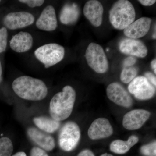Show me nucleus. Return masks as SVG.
Here are the masks:
<instances>
[{
  "mask_svg": "<svg viewBox=\"0 0 156 156\" xmlns=\"http://www.w3.org/2000/svg\"><path fill=\"white\" fill-rule=\"evenodd\" d=\"M12 89L20 98L25 100L38 101L43 100L48 95V89L43 81L23 76L15 79Z\"/></svg>",
  "mask_w": 156,
  "mask_h": 156,
  "instance_id": "f257e3e1",
  "label": "nucleus"
},
{
  "mask_svg": "<svg viewBox=\"0 0 156 156\" xmlns=\"http://www.w3.org/2000/svg\"><path fill=\"white\" fill-rule=\"evenodd\" d=\"M76 99L74 89L70 86L65 87L50 101L49 112L51 118L58 122L68 118L72 112Z\"/></svg>",
  "mask_w": 156,
  "mask_h": 156,
  "instance_id": "f03ea898",
  "label": "nucleus"
},
{
  "mask_svg": "<svg viewBox=\"0 0 156 156\" xmlns=\"http://www.w3.org/2000/svg\"><path fill=\"white\" fill-rule=\"evenodd\" d=\"M136 17L135 9L131 2L119 0L109 11V20L115 28L122 30L134 22Z\"/></svg>",
  "mask_w": 156,
  "mask_h": 156,
  "instance_id": "7ed1b4c3",
  "label": "nucleus"
},
{
  "mask_svg": "<svg viewBox=\"0 0 156 156\" xmlns=\"http://www.w3.org/2000/svg\"><path fill=\"white\" fill-rule=\"evenodd\" d=\"M80 138V127L75 122L70 121L66 123L59 131L58 145L62 150L71 151L76 147Z\"/></svg>",
  "mask_w": 156,
  "mask_h": 156,
  "instance_id": "20e7f679",
  "label": "nucleus"
},
{
  "mask_svg": "<svg viewBox=\"0 0 156 156\" xmlns=\"http://www.w3.org/2000/svg\"><path fill=\"white\" fill-rule=\"evenodd\" d=\"M65 49L57 44H46L35 51L36 57L48 68L60 62L64 58Z\"/></svg>",
  "mask_w": 156,
  "mask_h": 156,
  "instance_id": "39448f33",
  "label": "nucleus"
},
{
  "mask_svg": "<svg viewBox=\"0 0 156 156\" xmlns=\"http://www.w3.org/2000/svg\"><path fill=\"white\" fill-rule=\"evenodd\" d=\"M85 56L88 65L98 73H106L108 69V60L103 48L96 43L89 44Z\"/></svg>",
  "mask_w": 156,
  "mask_h": 156,
  "instance_id": "423d86ee",
  "label": "nucleus"
},
{
  "mask_svg": "<svg viewBox=\"0 0 156 156\" xmlns=\"http://www.w3.org/2000/svg\"><path fill=\"white\" fill-rule=\"evenodd\" d=\"M128 90L136 98L140 100L151 99L156 93V87L143 76L134 78L128 85Z\"/></svg>",
  "mask_w": 156,
  "mask_h": 156,
  "instance_id": "0eeeda50",
  "label": "nucleus"
},
{
  "mask_svg": "<svg viewBox=\"0 0 156 156\" xmlns=\"http://www.w3.org/2000/svg\"><path fill=\"white\" fill-rule=\"evenodd\" d=\"M108 97L117 105L129 108L133 105L132 97L122 85L118 83H112L106 89Z\"/></svg>",
  "mask_w": 156,
  "mask_h": 156,
  "instance_id": "6e6552de",
  "label": "nucleus"
},
{
  "mask_svg": "<svg viewBox=\"0 0 156 156\" xmlns=\"http://www.w3.org/2000/svg\"><path fill=\"white\" fill-rule=\"evenodd\" d=\"M150 112L144 109L130 111L123 117L122 125L126 129L130 131L141 128L151 116Z\"/></svg>",
  "mask_w": 156,
  "mask_h": 156,
  "instance_id": "1a4fd4ad",
  "label": "nucleus"
},
{
  "mask_svg": "<svg viewBox=\"0 0 156 156\" xmlns=\"http://www.w3.org/2000/svg\"><path fill=\"white\" fill-rule=\"evenodd\" d=\"M34 20V17L30 13L19 11L7 14L4 18V23L9 29L14 30L31 25Z\"/></svg>",
  "mask_w": 156,
  "mask_h": 156,
  "instance_id": "9d476101",
  "label": "nucleus"
},
{
  "mask_svg": "<svg viewBox=\"0 0 156 156\" xmlns=\"http://www.w3.org/2000/svg\"><path fill=\"white\" fill-rule=\"evenodd\" d=\"M119 48L122 53L139 58H144L148 53L146 46L138 39L123 38L119 43Z\"/></svg>",
  "mask_w": 156,
  "mask_h": 156,
  "instance_id": "9b49d317",
  "label": "nucleus"
},
{
  "mask_svg": "<svg viewBox=\"0 0 156 156\" xmlns=\"http://www.w3.org/2000/svg\"><path fill=\"white\" fill-rule=\"evenodd\" d=\"M113 128L108 119L99 118L93 121L88 129L89 138L93 140L104 139L111 136Z\"/></svg>",
  "mask_w": 156,
  "mask_h": 156,
  "instance_id": "f8f14e48",
  "label": "nucleus"
},
{
  "mask_svg": "<svg viewBox=\"0 0 156 156\" xmlns=\"http://www.w3.org/2000/svg\"><path fill=\"white\" fill-rule=\"evenodd\" d=\"M152 20L150 18L142 17L135 21L124 30V33L127 37L138 39L145 36L151 27Z\"/></svg>",
  "mask_w": 156,
  "mask_h": 156,
  "instance_id": "ddd939ff",
  "label": "nucleus"
},
{
  "mask_svg": "<svg viewBox=\"0 0 156 156\" xmlns=\"http://www.w3.org/2000/svg\"><path fill=\"white\" fill-rule=\"evenodd\" d=\"M103 11L102 4L96 0L88 1L83 8L84 16L95 27L100 26L102 23Z\"/></svg>",
  "mask_w": 156,
  "mask_h": 156,
  "instance_id": "4468645a",
  "label": "nucleus"
},
{
  "mask_svg": "<svg viewBox=\"0 0 156 156\" xmlns=\"http://www.w3.org/2000/svg\"><path fill=\"white\" fill-rule=\"evenodd\" d=\"M37 27L41 30L52 31L57 27L56 11L52 5L47 6L37 20Z\"/></svg>",
  "mask_w": 156,
  "mask_h": 156,
  "instance_id": "2eb2a0df",
  "label": "nucleus"
},
{
  "mask_svg": "<svg viewBox=\"0 0 156 156\" xmlns=\"http://www.w3.org/2000/svg\"><path fill=\"white\" fill-rule=\"evenodd\" d=\"M27 133L33 142L45 150L51 151L55 147V140L48 133L34 127L29 128Z\"/></svg>",
  "mask_w": 156,
  "mask_h": 156,
  "instance_id": "dca6fc26",
  "label": "nucleus"
},
{
  "mask_svg": "<svg viewBox=\"0 0 156 156\" xmlns=\"http://www.w3.org/2000/svg\"><path fill=\"white\" fill-rule=\"evenodd\" d=\"M33 44V38L30 34L21 31L16 34L11 39L10 46L11 49L17 53L27 52Z\"/></svg>",
  "mask_w": 156,
  "mask_h": 156,
  "instance_id": "f3484780",
  "label": "nucleus"
},
{
  "mask_svg": "<svg viewBox=\"0 0 156 156\" xmlns=\"http://www.w3.org/2000/svg\"><path fill=\"white\" fill-rule=\"evenodd\" d=\"M80 10L76 3L66 4L62 9L59 14L60 22L65 25H72L77 21Z\"/></svg>",
  "mask_w": 156,
  "mask_h": 156,
  "instance_id": "a211bd4d",
  "label": "nucleus"
},
{
  "mask_svg": "<svg viewBox=\"0 0 156 156\" xmlns=\"http://www.w3.org/2000/svg\"><path fill=\"white\" fill-rule=\"evenodd\" d=\"M139 141V138L136 135L129 136L127 140H116L111 143L110 150L112 152L119 154H123L128 152L132 147Z\"/></svg>",
  "mask_w": 156,
  "mask_h": 156,
  "instance_id": "6ab92c4d",
  "label": "nucleus"
},
{
  "mask_svg": "<svg viewBox=\"0 0 156 156\" xmlns=\"http://www.w3.org/2000/svg\"><path fill=\"white\" fill-rule=\"evenodd\" d=\"M34 122L40 129L47 133H53L60 128L61 123L52 118L47 116L35 117Z\"/></svg>",
  "mask_w": 156,
  "mask_h": 156,
  "instance_id": "aec40b11",
  "label": "nucleus"
},
{
  "mask_svg": "<svg viewBox=\"0 0 156 156\" xmlns=\"http://www.w3.org/2000/svg\"><path fill=\"white\" fill-rule=\"evenodd\" d=\"M138 69L135 66L123 67L120 75V80L124 83H129L136 77Z\"/></svg>",
  "mask_w": 156,
  "mask_h": 156,
  "instance_id": "412c9836",
  "label": "nucleus"
},
{
  "mask_svg": "<svg viewBox=\"0 0 156 156\" xmlns=\"http://www.w3.org/2000/svg\"><path fill=\"white\" fill-rule=\"evenodd\" d=\"M14 149L12 141L9 137L0 138V156H11Z\"/></svg>",
  "mask_w": 156,
  "mask_h": 156,
  "instance_id": "4be33fe9",
  "label": "nucleus"
},
{
  "mask_svg": "<svg viewBox=\"0 0 156 156\" xmlns=\"http://www.w3.org/2000/svg\"><path fill=\"white\" fill-rule=\"evenodd\" d=\"M141 154L145 156H156V140L143 145L140 149Z\"/></svg>",
  "mask_w": 156,
  "mask_h": 156,
  "instance_id": "5701e85b",
  "label": "nucleus"
},
{
  "mask_svg": "<svg viewBox=\"0 0 156 156\" xmlns=\"http://www.w3.org/2000/svg\"><path fill=\"white\" fill-rule=\"evenodd\" d=\"M8 31L6 27L0 28V53L5 50L7 45Z\"/></svg>",
  "mask_w": 156,
  "mask_h": 156,
  "instance_id": "b1692460",
  "label": "nucleus"
},
{
  "mask_svg": "<svg viewBox=\"0 0 156 156\" xmlns=\"http://www.w3.org/2000/svg\"><path fill=\"white\" fill-rule=\"evenodd\" d=\"M19 2L26 4L31 8H34L42 5L45 1L43 0H20Z\"/></svg>",
  "mask_w": 156,
  "mask_h": 156,
  "instance_id": "393cba45",
  "label": "nucleus"
},
{
  "mask_svg": "<svg viewBox=\"0 0 156 156\" xmlns=\"http://www.w3.org/2000/svg\"><path fill=\"white\" fill-rule=\"evenodd\" d=\"M30 156H49L44 150L38 147H33L30 151Z\"/></svg>",
  "mask_w": 156,
  "mask_h": 156,
  "instance_id": "a878e982",
  "label": "nucleus"
},
{
  "mask_svg": "<svg viewBox=\"0 0 156 156\" xmlns=\"http://www.w3.org/2000/svg\"><path fill=\"white\" fill-rule=\"evenodd\" d=\"M136 59L133 56H129L124 59L123 62V66L124 67H128V66H134L136 63Z\"/></svg>",
  "mask_w": 156,
  "mask_h": 156,
  "instance_id": "bb28decb",
  "label": "nucleus"
},
{
  "mask_svg": "<svg viewBox=\"0 0 156 156\" xmlns=\"http://www.w3.org/2000/svg\"><path fill=\"white\" fill-rule=\"evenodd\" d=\"M145 77L147 79L149 82L151 84H152L154 86L156 87V76L152 73L147 72L145 73Z\"/></svg>",
  "mask_w": 156,
  "mask_h": 156,
  "instance_id": "cd10ccee",
  "label": "nucleus"
},
{
  "mask_svg": "<svg viewBox=\"0 0 156 156\" xmlns=\"http://www.w3.org/2000/svg\"><path fill=\"white\" fill-rule=\"evenodd\" d=\"M77 156H95L93 152L88 149L84 150L80 153Z\"/></svg>",
  "mask_w": 156,
  "mask_h": 156,
  "instance_id": "c85d7f7f",
  "label": "nucleus"
},
{
  "mask_svg": "<svg viewBox=\"0 0 156 156\" xmlns=\"http://www.w3.org/2000/svg\"><path fill=\"white\" fill-rule=\"evenodd\" d=\"M141 5L145 6L152 5L156 3L155 0H140L138 1Z\"/></svg>",
  "mask_w": 156,
  "mask_h": 156,
  "instance_id": "c756f323",
  "label": "nucleus"
},
{
  "mask_svg": "<svg viewBox=\"0 0 156 156\" xmlns=\"http://www.w3.org/2000/svg\"><path fill=\"white\" fill-rule=\"evenodd\" d=\"M151 66L152 69L153 70L155 74H156V58L153 59L151 62Z\"/></svg>",
  "mask_w": 156,
  "mask_h": 156,
  "instance_id": "7c9ffc66",
  "label": "nucleus"
},
{
  "mask_svg": "<svg viewBox=\"0 0 156 156\" xmlns=\"http://www.w3.org/2000/svg\"><path fill=\"white\" fill-rule=\"evenodd\" d=\"M12 156H27L26 154L24 152H18Z\"/></svg>",
  "mask_w": 156,
  "mask_h": 156,
  "instance_id": "2f4dec72",
  "label": "nucleus"
},
{
  "mask_svg": "<svg viewBox=\"0 0 156 156\" xmlns=\"http://www.w3.org/2000/svg\"><path fill=\"white\" fill-rule=\"evenodd\" d=\"M2 64L0 61V83L2 81Z\"/></svg>",
  "mask_w": 156,
  "mask_h": 156,
  "instance_id": "473e14b6",
  "label": "nucleus"
},
{
  "mask_svg": "<svg viewBox=\"0 0 156 156\" xmlns=\"http://www.w3.org/2000/svg\"><path fill=\"white\" fill-rule=\"evenodd\" d=\"M100 156H113L111 154H108V153H105L104 154H102Z\"/></svg>",
  "mask_w": 156,
  "mask_h": 156,
  "instance_id": "72a5a7b5",
  "label": "nucleus"
},
{
  "mask_svg": "<svg viewBox=\"0 0 156 156\" xmlns=\"http://www.w3.org/2000/svg\"><path fill=\"white\" fill-rule=\"evenodd\" d=\"M0 2H1V1H0Z\"/></svg>",
  "mask_w": 156,
  "mask_h": 156,
  "instance_id": "f704fd0d",
  "label": "nucleus"
}]
</instances>
